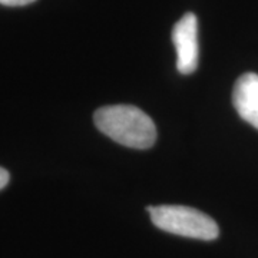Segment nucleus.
<instances>
[{
	"label": "nucleus",
	"mask_w": 258,
	"mask_h": 258,
	"mask_svg": "<svg viewBox=\"0 0 258 258\" xmlns=\"http://www.w3.org/2000/svg\"><path fill=\"white\" fill-rule=\"evenodd\" d=\"M33 2H36V0H0V3L5 6H26Z\"/></svg>",
	"instance_id": "5"
},
{
	"label": "nucleus",
	"mask_w": 258,
	"mask_h": 258,
	"mask_svg": "<svg viewBox=\"0 0 258 258\" xmlns=\"http://www.w3.org/2000/svg\"><path fill=\"white\" fill-rule=\"evenodd\" d=\"M93 120L102 134L123 147L148 149L157 141L154 120L137 106H103L95 112Z\"/></svg>",
	"instance_id": "1"
},
{
	"label": "nucleus",
	"mask_w": 258,
	"mask_h": 258,
	"mask_svg": "<svg viewBox=\"0 0 258 258\" xmlns=\"http://www.w3.org/2000/svg\"><path fill=\"white\" fill-rule=\"evenodd\" d=\"M232 103L238 115L258 129V75H241L234 85Z\"/></svg>",
	"instance_id": "4"
},
{
	"label": "nucleus",
	"mask_w": 258,
	"mask_h": 258,
	"mask_svg": "<svg viewBox=\"0 0 258 258\" xmlns=\"http://www.w3.org/2000/svg\"><path fill=\"white\" fill-rule=\"evenodd\" d=\"M172 42L176 49V69L182 75H191L198 68V19L194 13H185L172 29Z\"/></svg>",
	"instance_id": "3"
},
{
	"label": "nucleus",
	"mask_w": 258,
	"mask_h": 258,
	"mask_svg": "<svg viewBox=\"0 0 258 258\" xmlns=\"http://www.w3.org/2000/svg\"><path fill=\"white\" fill-rule=\"evenodd\" d=\"M9 179H10L9 172H8L5 168H2V166H0V189H2V188H5V186L8 185Z\"/></svg>",
	"instance_id": "6"
},
{
	"label": "nucleus",
	"mask_w": 258,
	"mask_h": 258,
	"mask_svg": "<svg viewBox=\"0 0 258 258\" xmlns=\"http://www.w3.org/2000/svg\"><path fill=\"white\" fill-rule=\"evenodd\" d=\"M151 220L159 230L194 238L211 241L220 235L217 222L210 215L185 205H158L148 207Z\"/></svg>",
	"instance_id": "2"
}]
</instances>
